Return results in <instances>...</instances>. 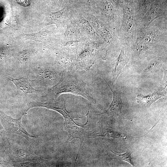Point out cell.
Returning <instances> with one entry per match:
<instances>
[{"instance_id": "cell-1", "label": "cell", "mask_w": 167, "mask_h": 167, "mask_svg": "<svg viewBox=\"0 0 167 167\" xmlns=\"http://www.w3.org/2000/svg\"><path fill=\"white\" fill-rule=\"evenodd\" d=\"M86 83L79 77L69 72L62 74L58 82L49 90L54 98H57L61 94L69 93L80 96L95 104L96 101L89 95Z\"/></svg>"}, {"instance_id": "cell-10", "label": "cell", "mask_w": 167, "mask_h": 167, "mask_svg": "<svg viewBox=\"0 0 167 167\" xmlns=\"http://www.w3.org/2000/svg\"><path fill=\"white\" fill-rule=\"evenodd\" d=\"M111 152L114 153L119 159L121 160L126 161L130 163L132 166H134L132 161V158L131 153L126 152L122 154H118L115 153L112 151H111Z\"/></svg>"}, {"instance_id": "cell-7", "label": "cell", "mask_w": 167, "mask_h": 167, "mask_svg": "<svg viewBox=\"0 0 167 167\" xmlns=\"http://www.w3.org/2000/svg\"><path fill=\"white\" fill-rule=\"evenodd\" d=\"M108 85L113 92V100L107 109L100 114H106L110 116L118 115L121 113L122 107L121 93Z\"/></svg>"}, {"instance_id": "cell-8", "label": "cell", "mask_w": 167, "mask_h": 167, "mask_svg": "<svg viewBox=\"0 0 167 167\" xmlns=\"http://www.w3.org/2000/svg\"><path fill=\"white\" fill-rule=\"evenodd\" d=\"M165 96V91L164 89H163L146 96L138 95L137 96L136 100L138 104L146 107H149L152 104Z\"/></svg>"}, {"instance_id": "cell-2", "label": "cell", "mask_w": 167, "mask_h": 167, "mask_svg": "<svg viewBox=\"0 0 167 167\" xmlns=\"http://www.w3.org/2000/svg\"><path fill=\"white\" fill-rule=\"evenodd\" d=\"M123 16L118 33L120 41L132 45L137 27L134 8L130 6L123 7Z\"/></svg>"}, {"instance_id": "cell-11", "label": "cell", "mask_w": 167, "mask_h": 167, "mask_svg": "<svg viewBox=\"0 0 167 167\" xmlns=\"http://www.w3.org/2000/svg\"><path fill=\"white\" fill-rule=\"evenodd\" d=\"M17 2L20 5L24 6H28L30 4L29 0H16Z\"/></svg>"}, {"instance_id": "cell-4", "label": "cell", "mask_w": 167, "mask_h": 167, "mask_svg": "<svg viewBox=\"0 0 167 167\" xmlns=\"http://www.w3.org/2000/svg\"><path fill=\"white\" fill-rule=\"evenodd\" d=\"M1 114L5 127L8 132L19 135L27 140L29 138L37 137V136L32 135L27 132L21 123L22 116L18 119H15L2 112L1 113Z\"/></svg>"}, {"instance_id": "cell-5", "label": "cell", "mask_w": 167, "mask_h": 167, "mask_svg": "<svg viewBox=\"0 0 167 167\" xmlns=\"http://www.w3.org/2000/svg\"><path fill=\"white\" fill-rule=\"evenodd\" d=\"M13 160L19 162H31L36 163L38 165H52L50 161L42 159L33 154L22 149L15 148L12 151Z\"/></svg>"}, {"instance_id": "cell-3", "label": "cell", "mask_w": 167, "mask_h": 167, "mask_svg": "<svg viewBox=\"0 0 167 167\" xmlns=\"http://www.w3.org/2000/svg\"><path fill=\"white\" fill-rule=\"evenodd\" d=\"M164 16H167L166 9L163 8L160 0H157L152 2L144 16L136 23L137 26L145 28L155 19Z\"/></svg>"}, {"instance_id": "cell-9", "label": "cell", "mask_w": 167, "mask_h": 167, "mask_svg": "<svg viewBox=\"0 0 167 167\" xmlns=\"http://www.w3.org/2000/svg\"><path fill=\"white\" fill-rule=\"evenodd\" d=\"M7 77L13 83L17 89L25 93H34L38 91L32 87L26 78L14 79L9 76Z\"/></svg>"}, {"instance_id": "cell-6", "label": "cell", "mask_w": 167, "mask_h": 167, "mask_svg": "<svg viewBox=\"0 0 167 167\" xmlns=\"http://www.w3.org/2000/svg\"><path fill=\"white\" fill-rule=\"evenodd\" d=\"M129 58L126 55L124 47H122L118 56L113 62L112 72V80L114 84L119 75L128 63Z\"/></svg>"}]
</instances>
